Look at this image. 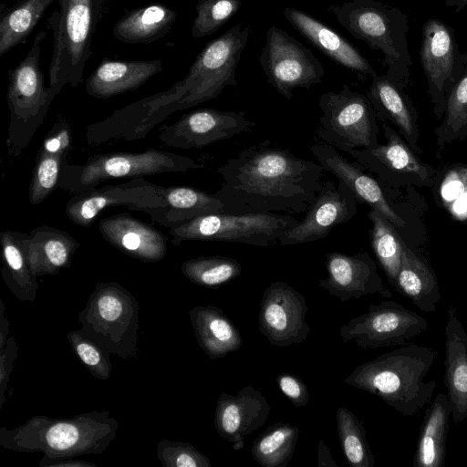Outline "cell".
<instances>
[{
    "instance_id": "obj_11",
    "label": "cell",
    "mask_w": 467,
    "mask_h": 467,
    "mask_svg": "<svg viewBox=\"0 0 467 467\" xmlns=\"http://www.w3.org/2000/svg\"><path fill=\"white\" fill-rule=\"evenodd\" d=\"M317 137L325 143L347 151L378 145V116L368 96L344 85L338 92L328 91L318 99Z\"/></svg>"
},
{
    "instance_id": "obj_34",
    "label": "cell",
    "mask_w": 467,
    "mask_h": 467,
    "mask_svg": "<svg viewBox=\"0 0 467 467\" xmlns=\"http://www.w3.org/2000/svg\"><path fill=\"white\" fill-rule=\"evenodd\" d=\"M451 406L447 394L438 393L425 410L413 457L415 467H442L445 464L447 435Z\"/></svg>"
},
{
    "instance_id": "obj_40",
    "label": "cell",
    "mask_w": 467,
    "mask_h": 467,
    "mask_svg": "<svg viewBox=\"0 0 467 467\" xmlns=\"http://www.w3.org/2000/svg\"><path fill=\"white\" fill-rule=\"evenodd\" d=\"M181 270L195 285L215 289L237 278L242 266L232 257L212 255L189 259L182 263Z\"/></svg>"
},
{
    "instance_id": "obj_22",
    "label": "cell",
    "mask_w": 467,
    "mask_h": 467,
    "mask_svg": "<svg viewBox=\"0 0 467 467\" xmlns=\"http://www.w3.org/2000/svg\"><path fill=\"white\" fill-rule=\"evenodd\" d=\"M310 151L324 171L332 173L354 194L358 202L379 211L395 227H404V220L392 208L379 183L371 177L367 169L358 161H350L337 150L325 142L310 147Z\"/></svg>"
},
{
    "instance_id": "obj_19",
    "label": "cell",
    "mask_w": 467,
    "mask_h": 467,
    "mask_svg": "<svg viewBox=\"0 0 467 467\" xmlns=\"http://www.w3.org/2000/svg\"><path fill=\"white\" fill-rule=\"evenodd\" d=\"M157 185L143 177L127 182L105 185L76 193L66 204V214L75 224L90 227L99 214L111 206L124 205L130 210L142 212L161 204Z\"/></svg>"
},
{
    "instance_id": "obj_14",
    "label": "cell",
    "mask_w": 467,
    "mask_h": 467,
    "mask_svg": "<svg viewBox=\"0 0 467 467\" xmlns=\"http://www.w3.org/2000/svg\"><path fill=\"white\" fill-rule=\"evenodd\" d=\"M420 60L435 111L441 115L451 85L467 63V55L458 50L453 28L430 18L422 27Z\"/></svg>"
},
{
    "instance_id": "obj_24",
    "label": "cell",
    "mask_w": 467,
    "mask_h": 467,
    "mask_svg": "<svg viewBox=\"0 0 467 467\" xmlns=\"http://www.w3.org/2000/svg\"><path fill=\"white\" fill-rule=\"evenodd\" d=\"M99 231L113 247L142 262L161 261L167 253L164 234L129 213H117L100 220Z\"/></svg>"
},
{
    "instance_id": "obj_44",
    "label": "cell",
    "mask_w": 467,
    "mask_h": 467,
    "mask_svg": "<svg viewBox=\"0 0 467 467\" xmlns=\"http://www.w3.org/2000/svg\"><path fill=\"white\" fill-rule=\"evenodd\" d=\"M440 197L455 219H467V166L457 165L446 172L440 185Z\"/></svg>"
},
{
    "instance_id": "obj_50",
    "label": "cell",
    "mask_w": 467,
    "mask_h": 467,
    "mask_svg": "<svg viewBox=\"0 0 467 467\" xmlns=\"http://www.w3.org/2000/svg\"><path fill=\"white\" fill-rule=\"evenodd\" d=\"M0 348H3L7 340L9 333V321L7 317L5 316V305L0 301Z\"/></svg>"
},
{
    "instance_id": "obj_23",
    "label": "cell",
    "mask_w": 467,
    "mask_h": 467,
    "mask_svg": "<svg viewBox=\"0 0 467 467\" xmlns=\"http://www.w3.org/2000/svg\"><path fill=\"white\" fill-rule=\"evenodd\" d=\"M283 14L296 31L338 66L360 77L377 75L359 50L333 28L296 7H285Z\"/></svg>"
},
{
    "instance_id": "obj_26",
    "label": "cell",
    "mask_w": 467,
    "mask_h": 467,
    "mask_svg": "<svg viewBox=\"0 0 467 467\" xmlns=\"http://www.w3.org/2000/svg\"><path fill=\"white\" fill-rule=\"evenodd\" d=\"M444 384L453 423L467 418V333L454 305L447 309Z\"/></svg>"
},
{
    "instance_id": "obj_17",
    "label": "cell",
    "mask_w": 467,
    "mask_h": 467,
    "mask_svg": "<svg viewBox=\"0 0 467 467\" xmlns=\"http://www.w3.org/2000/svg\"><path fill=\"white\" fill-rule=\"evenodd\" d=\"M382 130L387 140L384 144L345 152L388 185L431 184L434 179L433 169L420 161L392 128L383 123Z\"/></svg>"
},
{
    "instance_id": "obj_4",
    "label": "cell",
    "mask_w": 467,
    "mask_h": 467,
    "mask_svg": "<svg viewBox=\"0 0 467 467\" xmlns=\"http://www.w3.org/2000/svg\"><path fill=\"white\" fill-rule=\"evenodd\" d=\"M436 355L431 348L408 344L358 365L344 382L413 417L431 402L437 387L435 380L425 381Z\"/></svg>"
},
{
    "instance_id": "obj_15",
    "label": "cell",
    "mask_w": 467,
    "mask_h": 467,
    "mask_svg": "<svg viewBox=\"0 0 467 467\" xmlns=\"http://www.w3.org/2000/svg\"><path fill=\"white\" fill-rule=\"evenodd\" d=\"M307 310L305 296L286 282H274L263 292L258 329L272 346L300 344L311 330L306 320Z\"/></svg>"
},
{
    "instance_id": "obj_46",
    "label": "cell",
    "mask_w": 467,
    "mask_h": 467,
    "mask_svg": "<svg viewBox=\"0 0 467 467\" xmlns=\"http://www.w3.org/2000/svg\"><path fill=\"white\" fill-rule=\"evenodd\" d=\"M275 381L281 392L295 407L302 408L308 403L310 400L308 388L299 377L282 373L275 378Z\"/></svg>"
},
{
    "instance_id": "obj_47",
    "label": "cell",
    "mask_w": 467,
    "mask_h": 467,
    "mask_svg": "<svg viewBox=\"0 0 467 467\" xmlns=\"http://www.w3.org/2000/svg\"><path fill=\"white\" fill-rule=\"evenodd\" d=\"M17 354L16 340L14 337H9L5 346L0 348V409L7 400L5 394Z\"/></svg>"
},
{
    "instance_id": "obj_18",
    "label": "cell",
    "mask_w": 467,
    "mask_h": 467,
    "mask_svg": "<svg viewBox=\"0 0 467 467\" xmlns=\"http://www.w3.org/2000/svg\"><path fill=\"white\" fill-rule=\"evenodd\" d=\"M358 213V200L340 181H326L306 211L304 219L279 238L280 245H296L326 238Z\"/></svg>"
},
{
    "instance_id": "obj_29",
    "label": "cell",
    "mask_w": 467,
    "mask_h": 467,
    "mask_svg": "<svg viewBox=\"0 0 467 467\" xmlns=\"http://www.w3.org/2000/svg\"><path fill=\"white\" fill-rule=\"evenodd\" d=\"M157 190L161 204L142 212L169 229L200 215L223 212V203L213 193L185 186L157 185Z\"/></svg>"
},
{
    "instance_id": "obj_49",
    "label": "cell",
    "mask_w": 467,
    "mask_h": 467,
    "mask_svg": "<svg viewBox=\"0 0 467 467\" xmlns=\"http://www.w3.org/2000/svg\"><path fill=\"white\" fill-rule=\"evenodd\" d=\"M317 465L321 466H328V467H337V462H335L329 448L326 444L324 439H320L317 448Z\"/></svg>"
},
{
    "instance_id": "obj_33",
    "label": "cell",
    "mask_w": 467,
    "mask_h": 467,
    "mask_svg": "<svg viewBox=\"0 0 467 467\" xmlns=\"http://www.w3.org/2000/svg\"><path fill=\"white\" fill-rule=\"evenodd\" d=\"M368 98L377 116L394 123L405 137L412 150L418 149V131L415 111L403 92V88L390 80L385 74L376 75L368 88Z\"/></svg>"
},
{
    "instance_id": "obj_41",
    "label": "cell",
    "mask_w": 467,
    "mask_h": 467,
    "mask_svg": "<svg viewBox=\"0 0 467 467\" xmlns=\"http://www.w3.org/2000/svg\"><path fill=\"white\" fill-rule=\"evenodd\" d=\"M444 111L445 118L435 131L440 145L467 134V63L447 94Z\"/></svg>"
},
{
    "instance_id": "obj_45",
    "label": "cell",
    "mask_w": 467,
    "mask_h": 467,
    "mask_svg": "<svg viewBox=\"0 0 467 467\" xmlns=\"http://www.w3.org/2000/svg\"><path fill=\"white\" fill-rule=\"evenodd\" d=\"M162 467H211L210 459L192 443L162 439L156 448Z\"/></svg>"
},
{
    "instance_id": "obj_20",
    "label": "cell",
    "mask_w": 467,
    "mask_h": 467,
    "mask_svg": "<svg viewBox=\"0 0 467 467\" xmlns=\"http://www.w3.org/2000/svg\"><path fill=\"white\" fill-rule=\"evenodd\" d=\"M325 260L327 277L318 280V285L342 303L367 295H379L386 299L392 296L368 253L361 251L349 255L330 252Z\"/></svg>"
},
{
    "instance_id": "obj_21",
    "label": "cell",
    "mask_w": 467,
    "mask_h": 467,
    "mask_svg": "<svg viewBox=\"0 0 467 467\" xmlns=\"http://www.w3.org/2000/svg\"><path fill=\"white\" fill-rule=\"evenodd\" d=\"M271 406L265 396L253 386L243 387L236 395L223 392L215 407L214 427L221 438L232 448H244L247 436L267 420Z\"/></svg>"
},
{
    "instance_id": "obj_27",
    "label": "cell",
    "mask_w": 467,
    "mask_h": 467,
    "mask_svg": "<svg viewBox=\"0 0 467 467\" xmlns=\"http://www.w3.org/2000/svg\"><path fill=\"white\" fill-rule=\"evenodd\" d=\"M19 240L36 277L57 275L69 267L80 245L68 233L48 225L38 226L28 234L19 232Z\"/></svg>"
},
{
    "instance_id": "obj_30",
    "label": "cell",
    "mask_w": 467,
    "mask_h": 467,
    "mask_svg": "<svg viewBox=\"0 0 467 467\" xmlns=\"http://www.w3.org/2000/svg\"><path fill=\"white\" fill-rule=\"evenodd\" d=\"M189 317L195 339L209 358H223L243 345L238 327L218 306H194Z\"/></svg>"
},
{
    "instance_id": "obj_28",
    "label": "cell",
    "mask_w": 467,
    "mask_h": 467,
    "mask_svg": "<svg viewBox=\"0 0 467 467\" xmlns=\"http://www.w3.org/2000/svg\"><path fill=\"white\" fill-rule=\"evenodd\" d=\"M162 70L161 59H104L86 80V92L96 99H109L131 91Z\"/></svg>"
},
{
    "instance_id": "obj_37",
    "label": "cell",
    "mask_w": 467,
    "mask_h": 467,
    "mask_svg": "<svg viewBox=\"0 0 467 467\" xmlns=\"http://www.w3.org/2000/svg\"><path fill=\"white\" fill-rule=\"evenodd\" d=\"M298 434L297 427L275 422L254 441L251 454L263 467H286L294 455Z\"/></svg>"
},
{
    "instance_id": "obj_9",
    "label": "cell",
    "mask_w": 467,
    "mask_h": 467,
    "mask_svg": "<svg viewBox=\"0 0 467 467\" xmlns=\"http://www.w3.org/2000/svg\"><path fill=\"white\" fill-rule=\"evenodd\" d=\"M202 162L183 155L149 149L142 152L96 154L83 164L64 163L58 188L79 193L112 179H133L166 172H186L203 168Z\"/></svg>"
},
{
    "instance_id": "obj_31",
    "label": "cell",
    "mask_w": 467,
    "mask_h": 467,
    "mask_svg": "<svg viewBox=\"0 0 467 467\" xmlns=\"http://www.w3.org/2000/svg\"><path fill=\"white\" fill-rule=\"evenodd\" d=\"M176 18L170 6L153 3L127 11L115 23L112 34L125 44H149L164 37Z\"/></svg>"
},
{
    "instance_id": "obj_1",
    "label": "cell",
    "mask_w": 467,
    "mask_h": 467,
    "mask_svg": "<svg viewBox=\"0 0 467 467\" xmlns=\"http://www.w3.org/2000/svg\"><path fill=\"white\" fill-rule=\"evenodd\" d=\"M249 34L250 26L240 23L207 43L187 75L170 88L139 99L88 125V141L100 145L115 140H141L173 112L213 99L227 87L237 86L236 69Z\"/></svg>"
},
{
    "instance_id": "obj_3",
    "label": "cell",
    "mask_w": 467,
    "mask_h": 467,
    "mask_svg": "<svg viewBox=\"0 0 467 467\" xmlns=\"http://www.w3.org/2000/svg\"><path fill=\"white\" fill-rule=\"evenodd\" d=\"M119 421L108 410L69 418L36 415L18 427L0 429V446L16 452H41L47 458L101 454L116 439Z\"/></svg>"
},
{
    "instance_id": "obj_10",
    "label": "cell",
    "mask_w": 467,
    "mask_h": 467,
    "mask_svg": "<svg viewBox=\"0 0 467 467\" xmlns=\"http://www.w3.org/2000/svg\"><path fill=\"white\" fill-rule=\"evenodd\" d=\"M299 223L292 215L277 213H213L197 216L169 229L171 244L184 241H217L267 247L278 243L287 230Z\"/></svg>"
},
{
    "instance_id": "obj_13",
    "label": "cell",
    "mask_w": 467,
    "mask_h": 467,
    "mask_svg": "<svg viewBox=\"0 0 467 467\" xmlns=\"http://www.w3.org/2000/svg\"><path fill=\"white\" fill-rule=\"evenodd\" d=\"M428 321L394 300L371 304L368 311L351 318L339 329L346 343L362 349L408 345L426 331Z\"/></svg>"
},
{
    "instance_id": "obj_51",
    "label": "cell",
    "mask_w": 467,
    "mask_h": 467,
    "mask_svg": "<svg viewBox=\"0 0 467 467\" xmlns=\"http://www.w3.org/2000/svg\"><path fill=\"white\" fill-rule=\"evenodd\" d=\"M445 5L455 12H460L467 6V0H445Z\"/></svg>"
},
{
    "instance_id": "obj_8",
    "label": "cell",
    "mask_w": 467,
    "mask_h": 467,
    "mask_svg": "<svg viewBox=\"0 0 467 467\" xmlns=\"http://www.w3.org/2000/svg\"><path fill=\"white\" fill-rule=\"evenodd\" d=\"M47 28L34 37L30 49L20 63L7 72V106L10 122L6 147L13 158L19 157L44 121L55 97L46 87L40 69L41 44Z\"/></svg>"
},
{
    "instance_id": "obj_35",
    "label": "cell",
    "mask_w": 467,
    "mask_h": 467,
    "mask_svg": "<svg viewBox=\"0 0 467 467\" xmlns=\"http://www.w3.org/2000/svg\"><path fill=\"white\" fill-rule=\"evenodd\" d=\"M0 243L3 259L1 275L6 286L17 299L33 302L39 285L21 246L19 231L1 232Z\"/></svg>"
},
{
    "instance_id": "obj_36",
    "label": "cell",
    "mask_w": 467,
    "mask_h": 467,
    "mask_svg": "<svg viewBox=\"0 0 467 467\" xmlns=\"http://www.w3.org/2000/svg\"><path fill=\"white\" fill-rule=\"evenodd\" d=\"M55 0H17L2 8L0 15V57L26 41Z\"/></svg>"
},
{
    "instance_id": "obj_5",
    "label": "cell",
    "mask_w": 467,
    "mask_h": 467,
    "mask_svg": "<svg viewBox=\"0 0 467 467\" xmlns=\"http://www.w3.org/2000/svg\"><path fill=\"white\" fill-rule=\"evenodd\" d=\"M355 38L383 54L385 75L404 88L410 76L412 59L407 34L409 16L396 6L379 0H350L327 7Z\"/></svg>"
},
{
    "instance_id": "obj_6",
    "label": "cell",
    "mask_w": 467,
    "mask_h": 467,
    "mask_svg": "<svg viewBox=\"0 0 467 467\" xmlns=\"http://www.w3.org/2000/svg\"><path fill=\"white\" fill-rule=\"evenodd\" d=\"M109 0H58L48 16L53 31V52L48 67L49 88L56 97L66 85L81 83L93 39Z\"/></svg>"
},
{
    "instance_id": "obj_7",
    "label": "cell",
    "mask_w": 467,
    "mask_h": 467,
    "mask_svg": "<svg viewBox=\"0 0 467 467\" xmlns=\"http://www.w3.org/2000/svg\"><path fill=\"white\" fill-rule=\"evenodd\" d=\"M80 329L111 355L139 359L140 305L117 282L97 283L78 313Z\"/></svg>"
},
{
    "instance_id": "obj_38",
    "label": "cell",
    "mask_w": 467,
    "mask_h": 467,
    "mask_svg": "<svg viewBox=\"0 0 467 467\" xmlns=\"http://www.w3.org/2000/svg\"><path fill=\"white\" fill-rule=\"evenodd\" d=\"M368 216L372 223V250L389 282L395 288L404 241L397 234L395 226L379 211L370 209Z\"/></svg>"
},
{
    "instance_id": "obj_32",
    "label": "cell",
    "mask_w": 467,
    "mask_h": 467,
    "mask_svg": "<svg viewBox=\"0 0 467 467\" xmlns=\"http://www.w3.org/2000/svg\"><path fill=\"white\" fill-rule=\"evenodd\" d=\"M395 289L425 313L435 312L441 299L439 283L433 269L405 242Z\"/></svg>"
},
{
    "instance_id": "obj_42",
    "label": "cell",
    "mask_w": 467,
    "mask_h": 467,
    "mask_svg": "<svg viewBox=\"0 0 467 467\" xmlns=\"http://www.w3.org/2000/svg\"><path fill=\"white\" fill-rule=\"evenodd\" d=\"M67 338L72 351L94 378L100 380L109 379L112 369L110 353L80 328L69 331Z\"/></svg>"
},
{
    "instance_id": "obj_16",
    "label": "cell",
    "mask_w": 467,
    "mask_h": 467,
    "mask_svg": "<svg viewBox=\"0 0 467 467\" xmlns=\"http://www.w3.org/2000/svg\"><path fill=\"white\" fill-rule=\"evenodd\" d=\"M254 126L244 111L198 109L183 114L171 125L161 126L158 137L169 147L199 149L249 131Z\"/></svg>"
},
{
    "instance_id": "obj_48",
    "label": "cell",
    "mask_w": 467,
    "mask_h": 467,
    "mask_svg": "<svg viewBox=\"0 0 467 467\" xmlns=\"http://www.w3.org/2000/svg\"><path fill=\"white\" fill-rule=\"evenodd\" d=\"M39 467H98L90 462L75 460L74 458L51 459L43 456L38 463Z\"/></svg>"
},
{
    "instance_id": "obj_43",
    "label": "cell",
    "mask_w": 467,
    "mask_h": 467,
    "mask_svg": "<svg viewBox=\"0 0 467 467\" xmlns=\"http://www.w3.org/2000/svg\"><path fill=\"white\" fill-rule=\"evenodd\" d=\"M241 0H198L192 35L196 38L218 31L241 7Z\"/></svg>"
},
{
    "instance_id": "obj_12",
    "label": "cell",
    "mask_w": 467,
    "mask_h": 467,
    "mask_svg": "<svg viewBox=\"0 0 467 467\" xmlns=\"http://www.w3.org/2000/svg\"><path fill=\"white\" fill-rule=\"evenodd\" d=\"M258 60L268 83L286 99H292L295 88L309 89L321 83L325 75L313 52L276 26H269Z\"/></svg>"
},
{
    "instance_id": "obj_2",
    "label": "cell",
    "mask_w": 467,
    "mask_h": 467,
    "mask_svg": "<svg viewBox=\"0 0 467 467\" xmlns=\"http://www.w3.org/2000/svg\"><path fill=\"white\" fill-rule=\"evenodd\" d=\"M323 171L318 162L265 140L244 149L217 169L223 182L213 195L228 213H301L321 189Z\"/></svg>"
},
{
    "instance_id": "obj_25",
    "label": "cell",
    "mask_w": 467,
    "mask_h": 467,
    "mask_svg": "<svg viewBox=\"0 0 467 467\" xmlns=\"http://www.w3.org/2000/svg\"><path fill=\"white\" fill-rule=\"evenodd\" d=\"M72 143L69 123L65 119H57L44 138L36 155L28 190V200L32 205L43 202L58 187L62 167Z\"/></svg>"
},
{
    "instance_id": "obj_39",
    "label": "cell",
    "mask_w": 467,
    "mask_h": 467,
    "mask_svg": "<svg viewBox=\"0 0 467 467\" xmlns=\"http://www.w3.org/2000/svg\"><path fill=\"white\" fill-rule=\"evenodd\" d=\"M337 430L344 456L352 467H373L375 457L363 421L346 407L336 413Z\"/></svg>"
}]
</instances>
